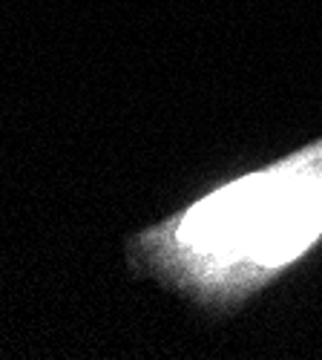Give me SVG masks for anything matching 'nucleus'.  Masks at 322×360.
Instances as JSON below:
<instances>
[{
  "label": "nucleus",
  "instance_id": "f257e3e1",
  "mask_svg": "<svg viewBox=\"0 0 322 360\" xmlns=\"http://www.w3.org/2000/svg\"><path fill=\"white\" fill-rule=\"evenodd\" d=\"M322 248V136L133 233L130 274L230 317Z\"/></svg>",
  "mask_w": 322,
  "mask_h": 360
}]
</instances>
